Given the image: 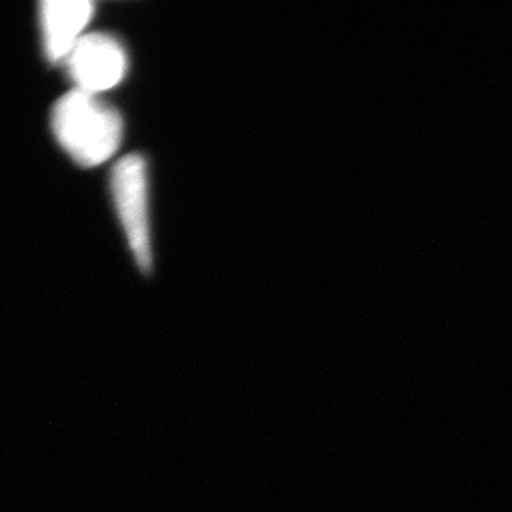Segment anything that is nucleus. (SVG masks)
<instances>
[{
	"label": "nucleus",
	"mask_w": 512,
	"mask_h": 512,
	"mask_svg": "<svg viewBox=\"0 0 512 512\" xmlns=\"http://www.w3.org/2000/svg\"><path fill=\"white\" fill-rule=\"evenodd\" d=\"M93 10L95 5L88 0H45L40 4L45 54L50 62L67 60L92 20Z\"/></svg>",
	"instance_id": "obj_4"
},
{
	"label": "nucleus",
	"mask_w": 512,
	"mask_h": 512,
	"mask_svg": "<svg viewBox=\"0 0 512 512\" xmlns=\"http://www.w3.org/2000/svg\"><path fill=\"white\" fill-rule=\"evenodd\" d=\"M55 138L77 165L95 168L110 160L121 145L120 113L97 95L72 90L52 110Z\"/></svg>",
	"instance_id": "obj_1"
},
{
	"label": "nucleus",
	"mask_w": 512,
	"mask_h": 512,
	"mask_svg": "<svg viewBox=\"0 0 512 512\" xmlns=\"http://www.w3.org/2000/svg\"><path fill=\"white\" fill-rule=\"evenodd\" d=\"M67 67L77 90L98 95L112 90L125 78L128 57L112 35L88 34L73 47Z\"/></svg>",
	"instance_id": "obj_3"
},
{
	"label": "nucleus",
	"mask_w": 512,
	"mask_h": 512,
	"mask_svg": "<svg viewBox=\"0 0 512 512\" xmlns=\"http://www.w3.org/2000/svg\"><path fill=\"white\" fill-rule=\"evenodd\" d=\"M112 194L136 264L148 274L153 266V251L148 208V168L143 156L128 155L116 163L112 171Z\"/></svg>",
	"instance_id": "obj_2"
}]
</instances>
